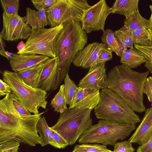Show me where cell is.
Instances as JSON below:
<instances>
[{
	"label": "cell",
	"instance_id": "6da1fadb",
	"mask_svg": "<svg viewBox=\"0 0 152 152\" xmlns=\"http://www.w3.org/2000/svg\"><path fill=\"white\" fill-rule=\"evenodd\" d=\"M44 112L26 115L15 108L11 93L0 101V143L10 140L34 146L42 140L37 129V123Z\"/></svg>",
	"mask_w": 152,
	"mask_h": 152
},
{
	"label": "cell",
	"instance_id": "7a4b0ae2",
	"mask_svg": "<svg viewBox=\"0 0 152 152\" xmlns=\"http://www.w3.org/2000/svg\"><path fill=\"white\" fill-rule=\"evenodd\" d=\"M149 71L140 72L122 64L108 72L107 88L121 97L134 111H145L143 103V86Z\"/></svg>",
	"mask_w": 152,
	"mask_h": 152
},
{
	"label": "cell",
	"instance_id": "3957f363",
	"mask_svg": "<svg viewBox=\"0 0 152 152\" xmlns=\"http://www.w3.org/2000/svg\"><path fill=\"white\" fill-rule=\"evenodd\" d=\"M87 40V34L82 28L80 22L73 20L64 24L55 42L58 65L57 81L54 90L64 80L75 57L85 47Z\"/></svg>",
	"mask_w": 152,
	"mask_h": 152
},
{
	"label": "cell",
	"instance_id": "277c9868",
	"mask_svg": "<svg viewBox=\"0 0 152 152\" xmlns=\"http://www.w3.org/2000/svg\"><path fill=\"white\" fill-rule=\"evenodd\" d=\"M94 110L98 119L135 124L140 121V117L124 100L107 88L101 90L100 102Z\"/></svg>",
	"mask_w": 152,
	"mask_h": 152
},
{
	"label": "cell",
	"instance_id": "5b68a950",
	"mask_svg": "<svg viewBox=\"0 0 152 152\" xmlns=\"http://www.w3.org/2000/svg\"><path fill=\"white\" fill-rule=\"evenodd\" d=\"M88 108H68L60 115L56 124L51 128L61 136L69 145H74L92 125Z\"/></svg>",
	"mask_w": 152,
	"mask_h": 152
},
{
	"label": "cell",
	"instance_id": "8992f818",
	"mask_svg": "<svg viewBox=\"0 0 152 152\" xmlns=\"http://www.w3.org/2000/svg\"><path fill=\"white\" fill-rule=\"evenodd\" d=\"M135 124H125L101 119L86 131L79 139L80 144L100 143L114 145L123 140L135 129Z\"/></svg>",
	"mask_w": 152,
	"mask_h": 152
},
{
	"label": "cell",
	"instance_id": "52a82bcc",
	"mask_svg": "<svg viewBox=\"0 0 152 152\" xmlns=\"http://www.w3.org/2000/svg\"><path fill=\"white\" fill-rule=\"evenodd\" d=\"M4 81L11 88L12 92L23 104L27 110L34 114H39L41 107L46 109L47 92L33 88L25 83L17 72L4 70L2 73Z\"/></svg>",
	"mask_w": 152,
	"mask_h": 152
},
{
	"label": "cell",
	"instance_id": "ba28073f",
	"mask_svg": "<svg viewBox=\"0 0 152 152\" xmlns=\"http://www.w3.org/2000/svg\"><path fill=\"white\" fill-rule=\"evenodd\" d=\"M64 27L62 24L49 28H45L33 30L25 43V48L18 51V54H38L54 58L55 40Z\"/></svg>",
	"mask_w": 152,
	"mask_h": 152
},
{
	"label": "cell",
	"instance_id": "9c48e42d",
	"mask_svg": "<svg viewBox=\"0 0 152 152\" xmlns=\"http://www.w3.org/2000/svg\"><path fill=\"white\" fill-rule=\"evenodd\" d=\"M90 6L86 0H58L46 10L50 28L73 20L80 22L85 12Z\"/></svg>",
	"mask_w": 152,
	"mask_h": 152
},
{
	"label": "cell",
	"instance_id": "30bf717a",
	"mask_svg": "<svg viewBox=\"0 0 152 152\" xmlns=\"http://www.w3.org/2000/svg\"><path fill=\"white\" fill-rule=\"evenodd\" d=\"M111 13V8L106 1H99L85 12L80 22L82 28L88 34L100 30L103 31L106 19Z\"/></svg>",
	"mask_w": 152,
	"mask_h": 152
},
{
	"label": "cell",
	"instance_id": "8fae6325",
	"mask_svg": "<svg viewBox=\"0 0 152 152\" xmlns=\"http://www.w3.org/2000/svg\"><path fill=\"white\" fill-rule=\"evenodd\" d=\"M3 26L0 37L7 41L28 39L33 30L18 15L8 14L3 12Z\"/></svg>",
	"mask_w": 152,
	"mask_h": 152
},
{
	"label": "cell",
	"instance_id": "7c38bea8",
	"mask_svg": "<svg viewBox=\"0 0 152 152\" xmlns=\"http://www.w3.org/2000/svg\"><path fill=\"white\" fill-rule=\"evenodd\" d=\"M105 64V62L90 67L87 74L80 81L78 87L99 90L107 88L108 76Z\"/></svg>",
	"mask_w": 152,
	"mask_h": 152
},
{
	"label": "cell",
	"instance_id": "4fadbf2b",
	"mask_svg": "<svg viewBox=\"0 0 152 152\" xmlns=\"http://www.w3.org/2000/svg\"><path fill=\"white\" fill-rule=\"evenodd\" d=\"M100 99L99 90L94 88L78 87L69 108H85L92 110L97 106Z\"/></svg>",
	"mask_w": 152,
	"mask_h": 152
},
{
	"label": "cell",
	"instance_id": "5bb4252c",
	"mask_svg": "<svg viewBox=\"0 0 152 152\" xmlns=\"http://www.w3.org/2000/svg\"><path fill=\"white\" fill-rule=\"evenodd\" d=\"M58 63L57 57L49 58L44 63L40 80L37 88L46 92L54 90L57 79Z\"/></svg>",
	"mask_w": 152,
	"mask_h": 152
},
{
	"label": "cell",
	"instance_id": "9a60e30c",
	"mask_svg": "<svg viewBox=\"0 0 152 152\" xmlns=\"http://www.w3.org/2000/svg\"><path fill=\"white\" fill-rule=\"evenodd\" d=\"M104 45L102 43L97 42L87 45L77 54L72 62L73 64L85 69L96 64L99 53Z\"/></svg>",
	"mask_w": 152,
	"mask_h": 152
},
{
	"label": "cell",
	"instance_id": "2e32d148",
	"mask_svg": "<svg viewBox=\"0 0 152 152\" xmlns=\"http://www.w3.org/2000/svg\"><path fill=\"white\" fill-rule=\"evenodd\" d=\"M48 56L38 54H18L13 53L9 58L12 69L18 72L44 63Z\"/></svg>",
	"mask_w": 152,
	"mask_h": 152
},
{
	"label": "cell",
	"instance_id": "e0dca14e",
	"mask_svg": "<svg viewBox=\"0 0 152 152\" xmlns=\"http://www.w3.org/2000/svg\"><path fill=\"white\" fill-rule=\"evenodd\" d=\"M152 138V106L145 110L140 124L128 141L140 145L148 142Z\"/></svg>",
	"mask_w": 152,
	"mask_h": 152
},
{
	"label": "cell",
	"instance_id": "ac0fdd59",
	"mask_svg": "<svg viewBox=\"0 0 152 152\" xmlns=\"http://www.w3.org/2000/svg\"><path fill=\"white\" fill-rule=\"evenodd\" d=\"M25 22L33 30L44 28L50 25L46 10L36 11L29 7L26 9V14L23 17Z\"/></svg>",
	"mask_w": 152,
	"mask_h": 152
},
{
	"label": "cell",
	"instance_id": "d6986e66",
	"mask_svg": "<svg viewBox=\"0 0 152 152\" xmlns=\"http://www.w3.org/2000/svg\"><path fill=\"white\" fill-rule=\"evenodd\" d=\"M44 63L17 72L18 76L26 85L33 88H37L40 80Z\"/></svg>",
	"mask_w": 152,
	"mask_h": 152
},
{
	"label": "cell",
	"instance_id": "ffe728a7",
	"mask_svg": "<svg viewBox=\"0 0 152 152\" xmlns=\"http://www.w3.org/2000/svg\"><path fill=\"white\" fill-rule=\"evenodd\" d=\"M146 59L139 50L134 47L126 50L121 57L120 62L131 69H135L145 63Z\"/></svg>",
	"mask_w": 152,
	"mask_h": 152
},
{
	"label": "cell",
	"instance_id": "44dd1931",
	"mask_svg": "<svg viewBox=\"0 0 152 152\" xmlns=\"http://www.w3.org/2000/svg\"><path fill=\"white\" fill-rule=\"evenodd\" d=\"M139 0H116L111 8L112 13H117L128 18L135 11L138 10Z\"/></svg>",
	"mask_w": 152,
	"mask_h": 152
},
{
	"label": "cell",
	"instance_id": "7402d4cb",
	"mask_svg": "<svg viewBox=\"0 0 152 152\" xmlns=\"http://www.w3.org/2000/svg\"><path fill=\"white\" fill-rule=\"evenodd\" d=\"M101 40L107 48L120 57L127 49L118 42L115 36L114 31L111 29H107L103 31Z\"/></svg>",
	"mask_w": 152,
	"mask_h": 152
},
{
	"label": "cell",
	"instance_id": "603a6c76",
	"mask_svg": "<svg viewBox=\"0 0 152 152\" xmlns=\"http://www.w3.org/2000/svg\"><path fill=\"white\" fill-rule=\"evenodd\" d=\"M37 129L41 140L40 145L42 147L49 144L57 148L56 144L53 137L51 129L49 127L44 117L40 118L37 124Z\"/></svg>",
	"mask_w": 152,
	"mask_h": 152
},
{
	"label": "cell",
	"instance_id": "cb8c5ba5",
	"mask_svg": "<svg viewBox=\"0 0 152 152\" xmlns=\"http://www.w3.org/2000/svg\"><path fill=\"white\" fill-rule=\"evenodd\" d=\"M114 34L118 42L124 48L127 49L133 48L134 38L133 31L125 25L114 31Z\"/></svg>",
	"mask_w": 152,
	"mask_h": 152
},
{
	"label": "cell",
	"instance_id": "d4e9b609",
	"mask_svg": "<svg viewBox=\"0 0 152 152\" xmlns=\"http://www.w3.org/2000/svg\"><path fill=\"white\" fill-rule=\"evenodd\" d=\"M134 44L143 46H150L152 45L151 37L147 26H141L133 31Z\"/></svg>",
	"mask_w": 152,
	"mask_h": 152
},
{
	"label": "cell",
	"instance_id": "484cf974",
	"mask_svg": "<svg viewBox=\"0 0 152 152\" xmlns=\"http://www.w3.org/2000/svg\"><path fill=\"white\" fill-rule=\"evenodd\" d=\"M148 22V20L142 17L137 10L133 12L128 18H125L124 25L133 31L139 27L147 26Z\"/></svg>",
	"mask_w": 152,
	"mask_h": 152
},
{
	"label": "cell",
	"instance_id": "4316f807",
	"mask_svg": "<svg viewBox=\"0 0 152 152\" xmlns=\"http://www.w3.org/2000/svg\"><path fill=\"white\" fill-rule=\"evenodd\" d=\"M50 105L54 108V111L60 113L66 110L68 108L64 94V85H61L58 92L51 100Z\"/></svg>",
	"mask_w": 152,
	"mask_h": 152
},
{
	"label": "cell",
	"instance_id": "83f0119b",
	"mask_svg": "<svg viewBox=\"0 0 152 152\" xmlns=\"http://www.w3.org/2000/svg\"><path fill=\"white\" fill-rule=\"evenodd\" d=\"M72 152H113L106 146L99 144H82L76 145Z\"/></svg>",
	"mask_w": 152,
	"mask_h": 152
},
{
	"label": "cell",
	"instance_id": "f1b7e54d",
	"mask_svg": "<svg viewBox=\"0 0 152 152\" xmlns=\"http://www.w3.org/2000/svg\"><path fill=\"white\" fill-rule=\"evenodd\" d=\"M64 81V94L66 102L67 104L69 105L74 99L75 91L78 87L70 78L68 73L66 74Z\"/></svg>",
	"mask_w": 152,
	"mask_h": 152
},
{
	"label": "cell",
	"instance_id": "f546056e",
	"mask_svg": "<svg viewBox=\"0 0 152 152\" xmlns=\"http://www.w3.org/2000/svg\"><path fill=\"white\" fill-rule=\"evenodd\" d=\"M0 3L4 12L9 14L18 15V0H1Z\"/></svg>",
	"mask_w": 152,
	"mask_h": 152
},
{
	"label": "cell",
	"instance_id": "4dcf8cb0",
	"mask_svg": "<svg viewBox=\"0 0 152 152\" xmlns=\"http://www.w3.org/2000/svg\"><path fill=\"white\" fill-rule=\"evenodd\" d=\"M134 47L142 53L146 59L145 66L152 74V45L143 46L134 44Z\"/></svg>",
	"mask_w": 152,
	"mask_h": 152
},
{
	"label": "cell",
	"instance_id": "1f68e13d",
	"mask_svg": "<svg viewBox=\"0 0 152 152\" xmlns=\"http://www.w3.org/2000/svg\"><path fill=\"white\" fill-rule=\"evenodd\" d=\"M0 152H18L20 143L10 140L0 143Z\"/></svg>",
	"mask_w": 152,
	"mask_h": 152
},
{
	"label": "cell",
	"instance_id": "d6a6232c",
	"mask_svg": "<svg viewBox=\"0 0 152 152\" xmlns=\"http://www.w3.org/2000/svg\"><path fill=\"white\" fill-rule=\"evenodd\" d=\"M113 152H134L132 143L128 141L117 142L114 145Z\"/></svg>",
	"mask_w": 152,
	"mask_h": 152
},
{
	"label": "cell",
	"instance_id": "836d02e7",
	"mask_svg": "<svg viewBox=\"0 0 152 152\" xmlns=\"http://www.w3.org/2000/svg\"><path fill=\"white\" fill-rule=\"evenodd\" d=\"M58 0H31L34 7L38 10H47L53 6Z\"/></svg>",
	"mask_w": 152,
	"mask_h": 152
},
{
	"label": "cell",
	"instance_id": "e575fe53",
	"mask_svg": "<svg viewBox=\"0 0 152 152\" xmlns=\"http://www.w3.org/2000/svg\"><path fill=\"white\" fill-rule=\"evenodd\" d=\"M112 52L104 45L99 53L96 64L105 62L111 60L113 57Z\"/></svg>",
	"mask_w": 152,
	"mask_h": 152
},
{
	"label": "cell",
	"instance_id": "d590c367",
	"mask_svg": "<svg viewBox=\"0 0 152 152\" xmlns=\"http://www.w3.org/2000/svg\"><path fill=\"white\" fill-rule=\"evenodd\" d=\"M11 96L13 105L16 110L19 113L26 115L31 114L22 102L12 93H11Z\"/></svg>",
	"mask_w": 152,
	"mask_h": 152
},
{
	"label": "cell",
	"instance_id": "8d00e7d4",
	"mask_svg": "<svg viewBox=\"0 0 152 152\" xmlns=\"http://www.w3.org/2000/svg\"><path fill=\"white\" fill-rule=\"evenodd\" d=\"M143 93L145 94L150 102H152V76L147 77L143 86Z\"/></svg>",
	"mask_w": 152,
	"mask_h": 152
},
{
	"label": "cell",
	"instance_id": "74e56055",
	"mask_svg": "<svg viewBox=\"0 0 152 152\" xmlns=\"http://www.w3.org/2000/svg\"><path fill=\"white\" fill-rule=\"evenodd\" d=\"M51 129L53 133V138L56 142L57 148H64L69 145L64 139L59 134Z\"/></svg>",
	"mask_w": 152,
	"mask_h": 152
},
{
	"label": "cell",
	"instance_id": "f35d334b",
	"mask_svg": "<svg viewBox=\"0 0 152 152\" xmlns=\"http://www.w3.org/2000/svg\"><path fill=\"white\" fill-rule=\"evenodd\" d=\"M12 92V89L6 82L0 79V96H4Z\"/></svg>",
	"mask_w": 152,
	"mask_h": 152
},
{
	"label": "cell",
	"instance_id": "ab89813d",
	"mask_svg": "<svg viewBox=\"0 0 152 152\" xmlns=\"http://www.w3.org/2000/svg\"><path fill=\"white\" fill-rule=\"evenodd\" d=\"M137 152H152V138L147 143L140 145L137 148Z\"/></svg>",
	"mask_w": 152,
	"mask_h": 152
},
{
	"label": "cell",
	"instance_id": "60d3db41",
	"mask_svg": "<svg viewBox=\"0 0 152 152\" xmlns=\"http://www.w3.org/2000/svg\"><path fill=\"white\" fill-rule=\"evenodd\" d=\"M0 54L1 55L6 58L8 60L9 58L5 54V50L4 49L5 43L3 39L0 37Z\"/></svg>",
	"mask_w": 152,
	"mask_h": 152
},
{
	"label": "cell",
	"instance_id": "b9f144b4",
	"mask_svg": "<svg viewBox=\"0 0 152 152\" xmlns=\"http://www.w3.org/2000/svg\"><path fill=\"white\" fill-rule=\"evenodd\" d=\"M147 28L150 33L152 43V13H151L149 19L148 20Z\"/></svg>",
	"mask_w": 152,
	"mask_h": 152
},
{
	"label": "cell",
	"instance_id": "7bdbcfd3",
	"mask_svg": "<svg viewBox=\"0 0 152 152\" xmlns=\"http://www.w3.org/2000/svg\"><path fill=\"white\" fill-rule=\"evenodd\" d=\"M25 47V44L23 41L19 42L17 46V48L18 51L23 50Z\"/></svg>",
	"mask_w": 152,
	"mask_h": 152
},
{
	"label": "cell",
	"instance_id": "ee69618b",
	"mask_svg": "<svg viewBox=\"0 0 152 152\" xmlns=\"http://www.w3.org/2000/svg\"><path fill=\"white\" fill-rule=\"evenodd\" d=\"M5 54L9 59L13 55V53L9 52L7 51H6Z\"/></svg>",
	"mask_w": 152,
	"mask_h": 152
},
{
	"label": "cell",
	"instance_id": "f6af8a7d",
	"mask_svg": "<svg viewBox=\"0 0 152 152\" xmlns=\"http://www.w3.org/2000/svg\"><path fill=\"white\" fill-rule=\"evenodd\" d=\"M149 7L151 12V13H152V5H149Z\"/></svg>",
	"mask_w": 152,
	"mask_h": 152
},
{
	"label": "cell",
	"instance_id": "bcb514c9",
	"mask_svg": "<svg viewBox=\"0 0 152 152\" xmlns=\"http://www.w3.org/2000/svg\"><path fill=\"white\" fill-rule=\"evenodd\" d=\"M151 105H152V102H151Z\"/></svg>",
	"mask_w": 152,
	"mask_h": 152
},
{
	"label": "cell",
	"instance_id": "7dc6e473",
	"mask_svg": "<svg viewBox=\"0 0 152 152\" xmlns=\"http://www.w3.org/2000/svg\"><path fill=\"white\" fill-rule=\"evenodd\" d=\"M151 2H152V0H151Z\"/></svg>",
	"mask_w": 152,
	"mask_h": 152
}]
</instances>
